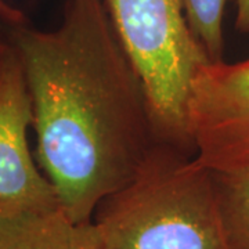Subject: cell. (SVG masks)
Wrapping results in <instances>:
<instances>
[{"instance_id": "6da1fadb", "label": "cell", "mask_w": 249, "mask_h": 249, "mask_svg": "<svg viewBox=\"0 0 249 249\" xmlns=\"http://www.w3.org/2000/svg\"><path fill=\"white\" fill-rule=\"evenodd\" d=\"M0 32L17 54L34 111L36 157L72 222L142 168L157 137L142 82L103 0H67L53 31L0 6Z\"/></svg>"}, {"instance_id": "7a4b0ae2", "label": "cell", "mask_w": 249, "mask_h": 249, "mask_svg": "<svg viewBox=\"0 0 249 249\" xmlns=\"http://www.w3.org/2000/svg\"><path fill=\"white\" fill-rule=\"evenodd\" d=\"M91 222L103 249H227L213 173L194 152L158 142Z\"/></svg>"}, {"instance_id": "3957f363", "label": "cell", "mask_w": 249, "mask_h": 249, "mask_svg": "<svg viewBox=\"0 0 249 249\" xmlns=\"http://www.w3.org/2000/svg\"><path fill=\"white\" fill-rule=\"evenodd\" d=\"M145 89L158 140L194 152L187 101L196 72L211 62L180 0H103Z\"/></svg>"}, {"instance_id": "277c9868", "label": "cell", "mask_w": 249, "mask_h": 249, "mask_svg": "<svg viewBox=\"0 0 249 249\" xmlns=\"http://www.w3.org/2000/svg\"><path fill=\"white\" fill-rule=\"evenodd\" d=\"M187 127L196 160L212 172L249 165V58L208 62L187 101Z\"/></svg>"}, {"instance_id": "5b68a950", "label": "cell", "mask_w": 249, "mask_h": 249, "mask_svg": "<svg viewBox=\"0 0 249 249\" xmlns=\"http://www.w3.org/2000/svg\"><path fill=\"white\" fill-rule=\"evenodd\" d=\"M32 124L27 80L11 47L0 67V219L60 208L54 187L37 169L29 148Z\"/></svg>"}, {"instance_id": "8992f818", "label": "cell", "mask_w": 249, "mask_h": 249, "mask_svg": "<svg viewBox=\"0 0 249 249\" xmlns=\"http://www.w3.org/2000/svg\"><path fill=\"white\" fill-rule=\"evenodd\" d=\"M0 249H103L93 222L75 223L61 208L1 217Z\"/></svg>"}, {"instance_id": "52a82bcc", "label": "cell", "mask_w": 249, "mask_h": 249, "mask_svg": "<svg viewBox=\"0 0 249 249\" xmlns=\"http://www.w3.org/2000/svg\"><path fill=\"white\" fill-rule=\"evenodd\" d=\"M212 173L226 248L249 249V165Z\"/></svg>"}, {"instance_id": "ba28073f", "label": "cell", "mask_w": 249, "mask_h": 249, "mask_svg": "<svg viewBox=\"0 0 249 249\" xmlns=\"http://www.w3.org/2000/svg\"><path fill=\"white\" fill-rule=\"evenodd\" d=\"M187 22L211 62L224 61V13L229 0H180Z\"/></svg>"}, {"instance_id": "9c48e42d", "label": "cell", "mask_w": 249, "mask_h": 249, "mask_svg": "<svg viewBox=\"0 0 249 249\" xmlns=\"http://www.w3.org/2000/svg\"><path fill=\"white\" fill-rule=\"evenodd\" d=\"M235 28L241 34H249V0H237Z\"/></svg>"}, {"instance_id": "30bf717a", "label": "cell", "mask_w": 249, "mask_h": 249, "mask_svg": "<svg viewBox=\"0 0 249 249\" xmlns=\"http://www.w3.org/2000/svg\"><path fill=\"white\" fill-rule=\"evenodd\" d=\"M10 52H11L10 43L6 40V37L3 36V34L0 32V67L3 65V62L6 61V58L9 57Z\"/></svg>"}]
</instances>
